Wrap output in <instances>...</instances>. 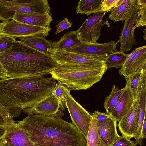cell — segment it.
<instances>
[{
  "instance_id": "22",
  "label": "cell",
  "mask_w": 146,
  "mask_h": 146,
  "mask_svg": "<svg viewBox=\"0 0 146 146\" xmlns=\"http://www.w3.org/2000/svg\"><path fill=\"white\" fill-rule=\"evenodd\" d=\"M82 42L78 38L76 30L66 32L59 40L52 42V44L55 49L65 50Z\"/></svg>"
},
{
  "instance_id": "35",
  "label": "cell",
  "mask_w": 146,
  "mask_h": 146,
  "mask_svg": "<svg viewBox=\"0 0 146 146\" xmlns=\"http://www.w3.org/2000/svg\"><path fill=\"white\" fill-rule=\"evenodd\" d=\"M111 116L107 113H103L95 111L92 115L96 121L101 122L105 121Z\"/></svg>"
},
{
  "instance_id": "8",
  "label": "cell",
  "mask_w": 146,
  "mask_h": 146,
  "mask_svg": "<svg viewBox=\"0 0 146 146\" xmlns=\"http://www.w3.org/2000/svg\"><path fill=\"white\" fill-rule=\"evenodd\" d=\"M68 91L65 96L66 105L72 123L86 139L92 118L90 115L76 101Z\"/></svg>"
},
{
  "instance_id": "29",
  "label": "cell",
  "mask_w": 146,
  "mask_h": 146,
  "mask_svg": "<svg viewBox=\"0 0 146 146\" xmlns=\"http://www.w3.org/2000/svg\"><path fill=\"white\" fill-rule=\"evenodd\" d=\"M70 91L66 86L58 81H57L52 90L51 93L58 100L63 111H65L67 108L65 96L67 92Z\"/></svg>"
},
{
  "instance_id": "13",
  "label": "cell",
  "mask_w": 146,
  "mask_h": 146,
  "mask_svg": "<svg viewBox=\"0 0 146 146\" xmlns=\"http://www.w3.org/2000/svg\"><path fill=\"white\" fill-rule=\"evenodd\" d=\"M53 58L58 64L68 63L96 65H105L107 58L87 56L65 50L55 49Z\"/></svg>"
},
{
  "instance_id": "25",
  "label": "cell",
  "mask_w": 146,
  "mask_h": 146,
  "mask_svg": "<svg viewBox=\"0 0 146 146\" xmlns=\"http://www.w3.org/2000/svg\"><path fill=\"white\" fill-rule=\"evenodd\" d=\"M124 88L119 89L114 84L110 95L105 99L104 106L107 113L110 114L117 104L123 92Z\"/></svg>"
},
{
  "instance_id": "16",
  "label": "cell",
  "mask_w": 146,
  "mask_h": 146,
  "mask_svg": "<svg viewBox=\"0 0 146 146\" xmlns=\"http://www.w3.org/2000/svg\"><path fill=\"white\" fill-rule=\"evenodd\" d=\"M139 7L138 0H119L111 10L109 19L115 22L125 21L133 14L137 12Z\"/></svg>"
},
{
  "instance_id": "27",
  "label": "cell",
  "mask_w": 146,
  "mask_h": 146,
  "mask_svg": "<svg viewBox=\"0 0 146 146\" xmlns=\"http://www.w3.org/2000/svg\"><path fill=\"white\" fill-rule=\"evenodd\" d=\"M128 54L120 51L109 55L107 58L105 65L107 68L122 67L124 64Z\"/></svg>"
},
{
  "instance_id": "38",
  "label": "cell",
  "mask_w": 146,
  "mask_h": 146,
  "mask_svg": "<svg viewBox=\"0 0 146 146\" xmlns=\"http://www.w3.org/2000/svg\"><path fill=\"white\" fill-rule=\"evenodd\" d=\"M143 69L146 72V59L141 68Z\"/></svg>"
},
{
  "instance_id": "28",
  "label": "cell",
  "mask_w": 146,
  "mask_h": 146,
  "mask_svg": "<svg viewBox=\"0 0 146 146\" xmlns=\"http://www.w3.org/2000/svg\"><path fill=\"white\" fill-rule=\"evenodd\" d=\"M23 109L18 108H7L0 104V125H3L15 117H18Z\"/></svg>"
},
{
  "instance_id": "32",
  "label": "cell",
  "mask_w": 146,
  "mask_h": 146,
  "mask_svg": "<svg viewBox=\"0 0 146 146\" xmlns=\"http://www.w3.org/2000/svg\"><path fill=\"white\" fill-rule=\"evenodd\" d=\"M138 143L127 137L119 136L112 146H136Z\"/></svg>"
},
{
  "instance_id": "18",
  "label": "cell",
  "mask_w": 146,
  "mask_h": 146,
  "mask_svg": "<svg viewBox=\"0 0 146 146\" xmlns=\"http://www.w3.org/2000/svg\"><path fill=\"white\" fill-rule=\"evenodd\" d=\"M126 83L119 100L110 114L118 122L129 111L134 101L129 85L127 82Z\"/></svg>"
},
{
  "instance_id": "34",
  "label": "cell",
  "mask_w": 146,
  "mask_h": 146,
  "mask_svg": "<svg viewBox=\"0 0 146 146\" xmlns=\"http://www.w3.org/2000/svg\"><path fill=\"white\" fill-rule=\"evenodd\" d=\"M72 24V22H70L68 21L67 18H65L56 26L57 30L55 34H57L62 31L70 27Z\"/></svg>"
},
{
  "instance_id": "37",
  "label": "cell",
  "mask_w": 146,
  "mask_h": 146,
  "mask_svg": "<svg viewBox=\"0 0 146 146\" xmlns=\"http://www.w3.org/2000/svg\"><path fill=\"white\" fill-rule=\"evenodd\" d=\"M138 5L140 7L146 4V0H138Z\"/></svg>"
},
{
  "instance_id": "5",
  "label": "cell",
  "mask_w": 146,
  "mask_h": 146,
  "mask_svg": "<svg viewBox=\"0 0 146 146\" xmlns=\"http://www.w3.org/2000/svg\"><path fill=\"white\" fill-rule=\"evenodd\" d=\"M50 9L47 0H0V20H12L16 13L52 16Z\"/></svg>"
},
{
  "instance_id": "1",
  "label": "cell",
  "mask_w": 146,
  "mask_h": 146,
  "mask_svg": "<svg viewBox=\"0 0 146 146\" xmlns=\"http://www.w3.org/2000/svg\"><path fill=\"white\" fill-rule=\"evenodd\" d=\"M18 122L34 146H87L76 127L61 118L32 115Z\"/></svg>"
},
{
  "instance_id": "11",
  "label": "cell",
  "mask_w": 146,
  "mask_h": 146,
  "mask_svg": "<svg viewBox=\"0 0 146 146\" xmlns=\"http://www.w3.org/2000/svg\"><path fill=\"white\" fill-rule=\"evenodd\" d=\"M58 100L51 93L33 106L24 108L22 112L28 115H40L61 118L64 115Z\"/></svg>"
},
{
  "instance_id": "7",
  "label": "cell",
  "mask_w": 146,
  "mask_h": 146,
  "mask_svg": "<svg viewBox=\"0 0 146 146\" xmlns=\"http://www.w3.org/2000/svg\"><path fill=\"white\" fill-rule=\"evenodd\" d=\"M0 146H34L19 123L13 119L0 125Z\"/></svg>"
},
{
  "instance_id": "30",
  "label": "cell",
  "mask_w": 146,
  "mask_h": 146,
  "mask_svg": "<svg viewBox=\"0 0 146 146\" xmlns=\"http://www.w3.org/2000/svg\"><path fill=\"white\" fill-rule=\"evenodd\" d=\"M16 37L0 34V53L11 48L15 41Z\"/></svg>"
},
{
  "instance_id": "39",
  "label": "cell",
  "mask_w": 146,
  "mask_h": 146,
  "mask_svg": "<svg viewBox=\"0 0 146 146\" xmlns=\"http://www.w3.org/2000/svg\"><path fill=\"white\" fill-rule=\"evenodd\" d=\"M143 32L144 34L143 36V38L146 41V29L145 27V29H143Z\"/></svg>"
},
{
  "instance_id": "26",
  "label": "cell",
  "mask_w": 146,
  "mask_h": 146,
  "mask_svg": "<svg viewBox=\"0 0 146 146\" xmlns=\"http://www.w3.org/2000/svg\"><path fill=\"white\" fill-rule=\"evenodd\" d=\"M141 107L138 128L136 135L134 137L135 142L140 146L143 144L141 133L146 110V89L141 93L140 96Z\"/></svg>"
},
{
  "instance_id": "19",
  "label": "cell",
  "mask_w": 146,
  "mask_h": 146,
  "mask_svg": "<svg viewBox=\"0 0 146 146\" xmlns=\"http://www.w3.org/2000/svg\"><path fill=\"white\" fill-rule=\"evenodd\" d=\"M12 19L29 25L47 27L53 20L51 15L16 13Z\"/></svg>"
},
{
  "instance_id": "24",
  "label": "cell",
  "mask_w": 146,
  "mask_h": 146,
  "mask_svg": "<svg viewBox=\"0 0 146 146\" xmlns=\"http://www.w3.org/2000/svg\"><path fill=\"white\" fill-rule=\"evenodd\" d=\"M86 139L87 146H107L101 137L98 131L96 121L93 117Z\"/></svg>"
},
{
  "instance_id": "33",
  "label": "cell",
  "mask_w": 146,
  "mask_h": 146,
  "mask_svg": "<svg viewBox=\"0 0 146 146\" xmlns=\"http://www.w3.org/2000/svg\"><path fill=\"white\" fill-rule=\"evenodd\" d=\"M119 0H104L100 11L106 12L110 11L115 7Z\"/></svg>"
},
{
  "instance_id": "31",
  "label": "cell",
  "mask_w": 146,
  "mask_h": 146,
  "mask_svg": "<svg viewBox=\"0 0 146 146\" xmlns=\"http://www.w3.org/2000/svg\"><path fill=\"white\" fill-rule=\"evenodd\" d=\"M133 29L137 27H146V4L139 7L137 13V17Z\"/></svg>"
},
{
  "instance_id": "9",
  "label": "cell",
  "mask_w": 146,
  "mask_h": 146,
  "mask_svg": "<svg viewBox=\"0 0 146 146\" xmlns=\"http://www.w3.org/2000/svg\"><path fill=\"white\" fill-rule=\"evenodd\" d=\"M106 12L100 11L88 17L77 30V34L82 42L97 43L102 27L107 23L103 20Z\"/></svg>"
},
{
  "instance_id": "6",
  "label": "cell",
  "mask_w": 146,
  "mask_h": 146,
  "mask_svg": "<svg viewBox=\"0 0 146 146\" xmlns=\"http://www.w3.org/2000/svg\"><path fill=\"white\" fill-rule=\"evenodd\" d=\"M52 29L31 25L13 19L2 21L0 24V34L20 39L29 37L47 36Z\"/></svg>"
},
{
  "instance_id": "23",
  "label": "cell",
  "mask_w": 146,
  "mask_h": 146,
  "mask_svg": "<svg viewBox=\"0 0 146 146\" xmlns=\"http://www.w3.org/2000/svg\"><path fill=\"white\" fill-rule=\"evenodd\" d=\"M104 0H80L76 8V12L88 15L100 11Z\"/></svg>"
},
{
  "instance_id": "2",
  "label": "cell",
  "mask_w": 146,
  "mask_h": 146,
  "mask_svg": "<svg viewBox=\"0 0 146 146\" xmlns=\"http://www.w3.org/2000/svg\"><path fill=\"white\" fill-rule=\"evenodd\" d=\"M56 80L41 76L0 79V104L22 109L32 106L52 93Z\"/></svg>"
},
{
  "instance_id": "21",
  "label": "cell",
  "mask_w": 146,
  "mask_h": 146,
  "mask_svg": "<svg viewBox=\"0 0 146 146\" xmlns=\"http://www.w3.org/2000/svg\"><path fill=\"white\" fill-rule=\"evenodd\" d=\"M25 44L53 57L55 50L52 41L46 39L44 37H29L20 39Z\"/></svg>"
},
{
  "instance_id": "14",
  "label": "cell",
  "mask_w": 146,
  "mask_h": 146,
  "mask_svg": "<svg viewBox=\"0 0 146 146\" xmlns=\"http://www.w3.org/2000/svg\"><path fill=\"white\" fill-rule=\"evenodd\" d=\"M146 59V45L136 48L128 54L123 65L119 70L120 75L125 78L141 69Z\"/></svg>"
},
{
  "instance_id": "15",
  "label": "cell",
  "mask_w": 146,
  "mask_h": 146,
  "mask_svg": "<svg viewBox=\"0 0 146 146\" xmlns=\"http://www.w3.org/2000/svg\"><path fill=\"white\" fill-rule=\"evenodd\" d=\"M137 13L133 14L124 22L121 35L116 42H120V50L123 52L131 50L136 43L133 25L137 17Z\"/></svg>"
},
{
  "instance_id": "3",
  "label": "cell",
  "mask_w": 146,
  "mask_h": 146,
  "mask_svg": "<svg viewBox=\"0 0 146 146\" xmlns=\"http://www.w3.org/2000/svg\"><path fill=\"white\" fill-rule=\"evenodd\" d=\"M58 64L52 57L20 41L15 40L11 48L0 53V65L6 71V78L44 76L50 74Z\"/></svg>"
},
{
  "instance_id": "17",
  "label": "cell",
  "mask_w": 146,
  "mask_h": 146,
  "mask_svg": "<svg viewBox=\"0 0 146 146\" xmlns=\"http://www.w3.org/2000/svg\"><path fill=\"white\" fill-rule=\"evenodd\" d=\"M117 121L112 116L102 122L96 121L99 133L107 146H112L120 136L117 129Z\"/></svg>"
},
{
  "instance_id": "12",
  "label": "cell",
  "mask_w": 146,
  "mask_h": 146,
  "mask_svg": "<svg viewBox=\"0 0 146 146\" xmlns=\"http://www.w3.org/2000/svg\"><path fill=\"white\" fill-rule=\"evenodd\" d=\"M141 107L140 98L134 100L131 108L117 124L122 135L131 139L134 138L138 128Z\"/></svg>"
},
{
  "instance_id": "4",
  "label": "cell",
  "mask_w": 146,
  "mask_h": 146,
  "mask_svg": "<svg viewBox=\"0 0 146 146\" xmlns=\"http://www.w3.org/2000/svg\"><path fill=\"white\" fill-rule=\"evenodd\" d=\"M107 69L105 65L65 63L58 64L50 74L71 91L89 88L101 80Z\"/></svg>"
},
{
  "instance_id": "36",
  "label": "cell",
  "mask_w": 146,
  "mask_h": 146,
  "mask_svg": "<svg viewBox=\"0 0 146 146\" xmlns=\"http://www.w3.org/2000/svg\"><path fill=\"white\" fill-rule=\"evenodd\" d=\"M142 138H146V110L141 133Z\"/></svg>"
},
{
  "instance_id": "10",
  "label": "cell",
  "mask_w": 146,
  "mask_h": 146,
  "mask_svg": "<svg viewBox=\"0 0 146 146\" xmlns=\"http://www.w3.org/2000/svg\"><path fill=\"white\" fill-rule=\"evenodd\" d=\"M117 44L113 40L104 43L82 42L64 50L87 56L106 58L109 55L118 51L116 48Z\"/></svg>"
},
{
  "instance_id": "20",
  "label": "cell",
  "mask_w": 146,
  "mask_h": 146,
  "mask_svg": "<svg viewBox=\"0 0 146 146\" xmlns=\"http://www.w3.org/2000/svg\"><path fill=\"white\" fill-rule=\"evenodd\" d=\"M126 82L129 85L134 100L140 98L143 91L146 89V72L141 68L125 77Z\"/></svg>"
}]
</instances>
